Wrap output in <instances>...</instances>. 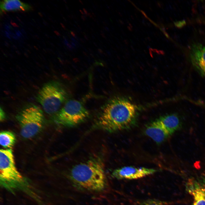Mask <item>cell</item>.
Wrapping results in <instances>:
<instances>
[{
    "label": "cell",
    "mask_w": 205,
    "mask_h": 205,
    "mask_svg": "<svg viewBox=\"0 0 205 205\" xmlns=\"http://www.w3.org/2000/svg\"><path fill=\"white\" fill-rule=\"evenodd\" d=\"M1 12L9 11H26L31 10L29 5L18 0H4L0 2Z\"/></svg>",
    "instance_id": "7c38bea8"
},
{
    "label": "cell",
    "mask_w": 205,
    "mask_h": 205,
    "mask_svg": "<svg viewBox=\"0 0 205 205\" xmlns=\"http://www.w3.org/2000/svg\"><path fill=\"white\" fill-rule=\"evenodd\" d=\"M67 97L66 91L60 83L52 81L44 84L38 91L37 101L49 114H56Z\"/></svg>",
    "instance_id": "277c9868"
},
{
    "label": "cell",
    "mask_w": 205,
    "mask_h": 205,
    "mask_svg": "<svg viewBox=\"0 0 205 205\" xmlns=\"http://www.w3.org/2000/svg\"><path fill=\"white\" fill-rule=\"evenodd\" d=\"M136 109L135 105L124 98H112L101 107L96 121V126L109 132L127 128L134 121Z\"/></svg>",
    "instance_id": "6da1fadb"
},
{
    "label": "cell",
    "mask_w": 205,
    "mask_h": 205,
    "mask_svg": "<svg viewBox=\"0 0 205 205\" xmlns=\"http://www.w3.org/2000/svg\"><path fill=\"white\" fill-rule=\"evenodd\" d=\"M79 1L82 4H83V3L81 0H79Z\"/></svg>",
    "instance_id": "cb8c5ba5"
},
{
    "label": "cell",
    "mask_w": 205,
    "mask_h": 205,
    "mask_svg": "<svg viewBox=\"0 0 205 205\" xmlns=\"http://www.w3.org/2000/svg\"><path fill=\"white\" fill-rule=\"evenodd\" d=\"M15 140V136L12 132L4 131L0 132V143L3 147L11 148L14 145Z\"/></svg>",
    "instance_id": "4fadbf2b"
},
{
    "label": "cell",
    "mask_w": 205,
    "mask_h": 205,
    "mask_svg": "<svg viewBox=\"0 0 205 205\" xmlns=\"http://www.w3.org/2000/svg\"><path fill=\"white\" fill-rule=\"evenodd\" d=\"M98 51L99 52L101 53H103L104 52L103 51L100 49H98Z\"/></svg>",
    "instance_id": "ffe728a7"
},
{
    "label": "cell",
    "mask_w": 205,
    "mask_h": 205,
    "mask_svg": "<svg viewBox=\"0 0 205 205\" xmlns=\"http://www.w3.org/2000/svg\"><path fill=\"white\" fill-rule=\"evenodd\" d=\"M20 126L21 136L30 138L36 135L43 126L44 115L42 110L37 106L31 104L23 108L17 116Z\"/></svg>",
    "instance_id": "5b68a950"
},
{
    "label": "cell",
    "mask_w": 205,
    "mask_h": 205,
    "mask_svg": "<svg viewBox=\"0 0 205 205\" xmlns=\"http://www.w3.org/2000/svg\"><path fill=\"white\" fill-rule=\"evenodd\" d=\"M144 132L147 136L157 144L163 142L170 135L157 120L147 126Z\"/></svg>",
    "instance_id": "30bf717a"
},
{
    "label": "cell",
    "mask_w": 205,
    "mask_h": 205,
    "mask_svg": "<svg viewBox=\"0 0 205 205\" xmlns=\"http://www.w3.org/2000/svg\"><path fill=\"white\" fill-rule=\"evenodd\" d=\"M157 171L153 169L128 166L114 170L112 176L118 179H135L153 174Z\"/></svg>",
    "instance_id": "52a82bcc"
},
{
    "label": "cell",
    "mask_w": 205,
    "mask_h": 205,
    "mask_svg": "<svg viewBox=\"0 0 205 205\" xmlns=\"http://www.w3.org/2000/svg\"><path fill=\"white\" fill-rule=\"evenodd\" d=\"M190 58L194 67L205 77V46L198 43L192 44L190 50Z\"/></svg>",
    "instance_id": "ba28073f"
},
{
    "label": "cell",
    "mask_w": 205,
    "mask_h": 205,
    "mask_svg": "<svg viewBox=\"0 0 205 205\" xmlns=\"http://www.w3.org/2000/svg\"><path fill=\"white\" fill-rule=\"evenodd\" d=\"M83 11L84 12V13H85L84 14L86 16H87L88 15V12L87 11V10H86V9L85 8H83Z\"/></svg>",
    "instance_id": "2e32d148"
},
{
    "label": "cell",
    "mask_w": 205,
    "mask_h": 205,
    "mask_svg": "<svg viewBox=\"0 0 205 205\" xmlns=\"http://www.w3.org/2000/svg\"><path fill=\"white\" fill-rule=\"evenodd\" d=\"M81 17L83 20H86V18L85 17V16H84L83 15H82L81 16Z\"/></svg>",
    "instance_id": "ac0fdd59"
},
{
    "label": "cell",
    "mask_w": 205,
    "mask_h": 205,
    "mask_svg": "<svg viewBox=\"0 0 205 205\" xmlns=\"http://www.w3.org/2000/svg\"><path fill=\"white\" fill-rule=\"evenodd\" d=\"M0 182L3 187L11 192L17 190L27 193L31 191L28 181L16 168L10 149L0 150Z\"/></svg>",
    "instance_id": "3957f363"
},
{
    "label": "cell",
    "mask_w": 205,
    "mask_h": 205,
    "mask_svg": "<svg viewBox=\"0 0 205 205\" xmlns=\"http://www.w3.org/2000/svg\"><path fill=\"white\" fill-rule=\"evenodd\" d=\"M80 41H81V42H84V40H83L82 39L80 38Z\"/></svg>",
    "instance_id": "603a6c76"
},
{
    "label": "cell",
    "mask_w": 205,
    "mask_h": 205,
    "mask_svg": "<svg viewBox=\"0 0 205 205\" xmlns=\"http://www.w3.org/2000/svg\"><path fill=\"white\" fill-rule=\"evenodd\" d=\"M83 34H84V37L87 40H88V37L87 36V35H86L85 34V33H84Z\"/></svg>",
    "instance_id": "d6986e66"
},
{
    "label": "cell",
    "mask_w": 205,
    "mask_h": 205,
    "mask_svg": "<svg viewBox=\"0 0 205 205\" xmlns=\"http://www.w3.org/2000/svg\"><path fill=\"white\" fill-rule=\"evenodd\" d=\"M157 120L161 124L169 134H172L181 127L182 122L177 114L173 113L160 117Z\"/></svg>",
    "instance_id": "8fae6325"
},
{
    "label": "cell",
    "mask_w": 205,
    "mask_h": 205,
    "mask_svg": "<svg viewBox=\"0 0 205 205\" xmlns=\"http://www.w3.org/2000/svg\"><path fill=\"white\" fill-rule=\"evenodd\" d=\"M79 11H80V12L81 13L82 15H84V13H83V12L81 10H79Z\"/></svg>",
    "instance_id": "7402d4cb"
},
{
    "label": "cell",
    "mask_w": 205,
    "mask_h": 205,
    "mask_svg": "<svg viewBox=\"0 0 205 205\" xmlns=\"http://www.w3.org/2000/svg\"><path fill=\"white\" fill-rule=\"evenodd\" d=\"M166 202L156 199H149L138 203L136 205H166Z\"/></svg>",
    "instance_id": "5bb4252c"
},
{
    "label": "cell",
    "mask_w": 205,
    "mask_h": 205,
    "mask_svg": "<svg viewBox=\"0 0 205 205\" xmlns=\"http://www.w3.org/2000/svg\"><path fill=\"white\" fill-rule=\"evenodd\" d=\"M89 116V112L81 102L70 99L56 114L55 119L59 124L71 127L83 122Z\"/></svg>",
    "instance_id": "8992f818"
},
{
    "label": "cell",
    "mask_w": 205,
    "mask_h": 205,
    "mask_svg": "<svg viewBox=\"0 0 205 205\" xmlns=\"http://www.w3.org/2000/svg\"><path fill=\"white\" fill-rule=\"evenodd\" d=\"M187 191L192 196V205H205V182L200 180L190 179L186 184Z\"/></svg>",
    "instance_id": "9c48e42d"
},
{
    "label": "cell",
    "mask_w": 205,
    "mask_h": 205,
    "mask_svg": "<svg viewBox=\"0 0 205 205\" xmlns=\"http://www.w3.org/2000/svg\"><path fill=\"white\" fill-rule=\"evenodd\" d=\"M70 175L75 184L86 190L100 191L106 186L104 164L99 156L75 165L71 170Z\"/></svg>",
    "instance_id": "7a4b0ae2"
},
{
    "label": "cell",
    "mask_w": 205,
    "mask_h": 205,
    "mask_svg": "<svg viewBox=\"0 0 205 205\" xmlns=\"http://www.w3.org/2000/svg\"><path fill=\"white\" fill-rule=\"evenodd\" d=\"M70 33H71V34L74 37H75V33L74 32H73L72 31H71Z\"/></svg>",
    "instance_id": "e0dca14e"
},
{
    "label": "cell",
    "mask_w": 205,
    "mask_h": 205,
    "mask_svg": "<svg viewBox=\"0 0 205 205\" xmlns=\"http://www.w3.org/2000/svg\"><path fill=\"white\" fill-rule=\"evenodd\" d=\"M101 35L102 36V37H103V38H105V36L104 35V34L103 33H102L101 34Z\"/></svg>",
    "instance_id": "44dd1931"
},
{
    "label": "cell",
    "mask_w": 205,
    "mask_h": 205,
    "mask_svg": "<svg viewBox=\"0 0 205 205\" xmlns=\"http://www.w3.org/2000/svg\"><path fill=\"white\" fill-rule=\"evenodd\" d=\"M0 110V120L1 121H3L5 118V114L4 111L1 107Z\"/></svg>",
    "instance_id": "9a60e30c"
}]
</instances>
